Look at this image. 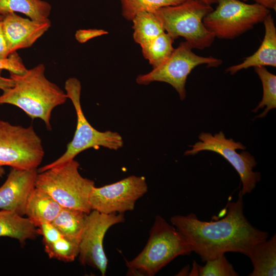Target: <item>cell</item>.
<instances>
[{"label": "cell", "instance_id": "obj_20", "mask_svg": "<svg viewBox=\"0 0 276 276\" xmlns=\"http://www.w3.org/2000/svg\"><path fill=\"white\" fill-rule=\"evenodd\" d=\"M87 214L62 207L52 224L68 240L79 244Z\"/></svg>", "mask_w": 276, "mask_h": 276}, {"label": "cell", "instance_id": "obj_10", "mask_svg": "<svg viewBox=\"0 0 276 276\" xmlns=\"http://www.w3.org/2000/svg\"><path fill=\"white\" fill-rule=\"evenodd\" d=\"M200 141L190 146L191 149L187 150L185 155H194L202 151L215 152L226 159L238 172L242 184L241 193L244 195L250 193L261 180L260 172L253 171L257 163L255 157L246 149L241 143L232 139H226L220 131L212 135L209 132H201L199 135Z\"/></svg>", "mask_w": 276, "mask_h": 276}, {"label": "cell", "instance_id": "obj_29", "mask_svg": "<svg viewBox=\"0 0 276 276\" xmlns=\"http://www.w3.org/2000/svg\"><path fill=\"white\" fill-rule=\"evenodd\" d=\"M108 33L107 31L103 29H80L76 32L75 37L78 42L84 43L95 37L106 35Z\"/></svg>", "mask_w": 276, "mask_h": 276}, {"label": "cell", "instance_id": "obj_26", "mask_svg": "<svg viewBox=\"0 0 276 276\" xmlns=\"http://www.w3.org/2000/svg\"><path fill=\"white\" fill-rule=\"evenodd\" d=\"M205 264L197 265L198 275L200 276H237L238 272L228 261L225 255L206 261Z\"/></svg>", "mask_w": 276, "mask_h": 276}, {"label": "cell", "instance_id": "obj_19", "mask_svg": "<svg viewBox=\"0 0 276 276\" xmlns=\"http://www.w3.org/2000/svg\"><path fill=\"white\" fill-rule=\"evenodd\" d=\"M52 6L43 0H0V15L21 13L39 22H50Z\"/></svg>", "mask_w": 276, "mask_h": 276}, {"label": "cell", "instance_id": "obj_8", "mask_svg": "<svg viewBox=\"0 0 276 276\" xmlns=\"http://www.w3.org/2000/svg\"><path fill=\"white\" fill-rule=\"evenodd\" d=\"M44 155L41 140L32 125L26 127L0 120V166L37 168Z\"/></svg>", "mask_w": 276, "mask_h": 276}, {"label": "cell", "instance_id": "obj_14", "mask_svg": "<svg viewBox=\"0 0 276 276\" xmlns=\"http://www.w3.org/2000/svg\"><path fill=\"white\" fill-rule=\"evenodd\" d=\"M2 28L11 53L31 47L50 28V22L24 18L16 13L4 16Z\"/></svg>", "mask_w": 276, "mask_h": 276}, {"label": "cell", "instance_id": "obj_25", "mask_svg": "<svg viewBox=\"0 0 276 276\" xmlns=\"http://www.w3.org/2000/svg\"><path fill=\"white\" fill-rule=\"evenodd\" d=\"M44 245L45 251L50 258L71 262L78 256L79 244L68 240L63 236L53 242Z\"/></svg>", "mask_w": 276, "mask_h": 276}, {"label": "cell", "instance_id": "obj_21", "mask_svg": "<svg viewBox=\"0 0 276 276\" xmlns=\"http://www.w3.org/2000/svg\"><path fill=\"white\" fill-rule=\"evenodd\" d=\"M134 41L142 46L165 32L163 27L153 12H141L132 20Z\"/></svg>", "mask_w": 276, "mask_h": 276}, {"label": "cell", "instance_id": "obj_30", "mask_svg": "<svg viewBox=\"0 0 276 276\" xmlns=\"http://www.w3.org/2000/svg\"><path fill=\"white\" fill-rule=\"evenodd\" d=\"M2 21H0V59H4L8 58L11 53L3 32Z\"/></svg>", "mask_w": 276, "mask_h": 276}, {"label": "cell", "instance_id": "obj_31", "mask_svg": "<svg viewBox=\"0 0 276 276\" xmlns=\"http://www.w3.org/2000/svg\"><path fill=\"white\" fill-rule=\"evenodd\" d=\"M256 3L270 10H276V0H253Z\"/></svg>", "mask_w": 276, "mask_h": 276}, {"label": "cell", "instance_id": "obj_4", "mask_svg": "<svg viewBox=\"0 0 276 276\" xmlns=\"http://www.w3.org/2000/svg\"><path fill=\"white\" fill-rule=\"evenodd\" d=\"M79 166L73 159L38 172L35 187L49 194L62 207L89 214L91 211L89 196L95 182L81 176Z\"/></svg>", "mask_w": 276, "mask_h": 276}, {"label": "cell", "instance_id": "obj_32", "mask_svg": "<svg viewBox=\"0 0 276 276\" xmlns=\"http://www.w3.org/2000/svg\"><path fill=\"white\" fill-rule=\"evenodd\" d=\"M198 264L196 263L195 261L193 263V268L191 272L189 273V275H198Z\"/></svg>", "mask_w": 276, "mask_h": 276}, {"label": "cell", "instance_id": "obj_28", "mask_svg": "<svg viewBox=\"0 0 276 276\" xmlns=\"http://www.w3.org/2000/svg\"><path fill=\"white\" fill-rule=\"evenodd\" d=\"M38 227L39 234L43 237L44 244L53 242L63 236L52 223H43Z\"/></svg>", "mask_w": 276, "mask_h": 276}, {"label": "cell", "instance_id": "obj_11", "mask_svg": "<svg viewBox=\"0 0 276 276\" xmlns=\"http://www.w3.org/2000/svg\"><path fill=\"white\" fill-rule=\"evenodd\" d=\"M148 191L143 176L131 175L116 182L94 187L89 196L91 210L109 214L122 213L134 209L136 201Z\"/></svg>", "mask_w": 276, "mask_h": 276}, {"label": "cell", "instance_id": "obj_9", "mask_svg": "<svg viewBox=\"0 0 276 276\" xmlns=\"http://www.w3.org/2000/svg\"><path fill=\"white\" fill-rule=\"evenodd\" d=\"M192 49L187 41L180 42L162 64L147 74L137 76L136 83L145 85L155 81L168 83L177 91L180 99L183 100L186 97L187 77L195 67L201 64L217 67L222 63L221 59L212 56H199Z\"/></svg>", "mask_w": 276, "mask_h": 276}, {"label": "cell", "instance_id": "obj_7", "mask_svg": "<svg viewBox=\"0 0 276 276\" xmlns=\"http://www.w3.org/2000/svg\"><path fill=\"white\" fill-rule=\"evenodd\" d=\"M217 6L203 18L205 27L215 37L233 39L252 29L270 14L257 3L241 0H217Z\"/></svg>", "mask_w": 276, "mask_h": 276}, {"label": "cell", "instance_id": "obj_35", "mask_svg": "<svg viewBox=\"0 0 276 276\" xmlns=\"http://www.w3.org/2000/svg\"><path fill=\"white\" fill-rule=\"evenodd\" d=\"M4 16L0 15V21H2L4 18Z\"/></svg>", "mask_w": 276, "mask_h": 276}, {"label": "cell", "instance_id": "obj_33", "mask_svg": "<svg viewBox=\"0 0 276 276\" xmlns=\"http://www.w3.org/2000/svg\"><path fill=\"white\" fill-rule=\"evenodd\" d=\"M200 1H202V2L208 5H211V6L212 4H216L217 2V0H200Z\"/></svg>", "mask_w": 276, "mask_h": 276}, {"label": "cell", "instance_id": "obj_1", "mask_svg": "<svg viewBox=\"0 0 276 276\" xmlns=\"http://www.w3.org/2000/svg\"><path fill=\"white\" fill-rule=\"evenodd\" d=\"M243 195L228 201L226 215L216 221H203L193 213L174 215L171 223L181 233L203 262L232 252L248 257L257 243L268 239V233L254 226L244 214Z\"/></svg>", "mask_w": 276, "mask_h": 276}, {"label": "cell", "instance_id": "obj_5", "mask_svg": "<svg viewBox=\"0 0 276 276\" xmlns=\"http://www.w3.org/2000/svg\"><path fill=\"white\" fill-rule=\"evenodd\" d=\"M213 10L200 0H187L155 11L165 32L174 40L182 37L192 48L210 47L215 37L204 26L203 20Z\"/></svg>", "mask_w": 276, "mask_h": 276}, {"label": "cell", "instance_id": "obj_2", "mask_svg": "<svg viewBox=\"0 0 276 276\" xmlns=\"http://www.w3.org/2000/svg\"><path fill=\"white\" fill-rule=\"evenodd\" d=\"M45 66L40 63L21 74L9 72L13 86L0 95V105L8 104L23 110L32 119L39 118L47 129H52L53 110L64 104L67 97L57 84L45 75Z\"/></svg>", "mask_w": 276, "mask_h": 276}, {"label": "cell", "instance_id": "obj_3", "mask_svg": "<svg viewBox=\"0 0 276 276\" xmlns=\"http://www.w3.org/2000/svg\"><path fill=\"white\" fill-rule=\"evenodd\" d=\"M192 252L184 236L157 215L145 247L134 259L126 261V265L130 274L153 276L177 257Z\"/></svg>", "mask_w": 276, "mask_h": 276}, {"label": "cell", "instance_id": "obj_6", "mask_svg": "<svg viewBox=\"0 0 276 276\" xmlns=\"http://www.w3.org/2000/svg\"><path fill=\"white\" fill-rule=\"evenodd\" d=\"M64 88L76 112L77 126L74 135L67 145L65 152L55 161L38 168V173L73 159L78 154L89 148L103 147L117 150L123 145V138L119 133L109 130L100 131L87 120L81 105V84L78 79L68 78L65 82Z\"/></svg>", "mask_w": 276, "mask_h": 276}, {"label": "cell", "instance_id": "obj_15", "mask_svg": "<svg viewBox=\"0 0 276 276\" xmlns=\"http://www.w3.org/2000/svg\"><path fill=\"white\" fill-rule=\"evenodd\" d=\"M265 34L257 51L244 61L228 67L226 72L234 75L238 71L250 67L270 66L276 67V28L273 18L269 14L263 21Z\"/></svg>", "mask_w": 276, "mask_h": 276}, {"label": "cell", "instance_id": "obj_12", "mask_svg": "<svg viewBox=\"0 0 276 276\" xmlns=\"http://www.w3.org/2000/svg\"><path fill=\"white\" fill-rule=\"evenodd\" d=\"M124 221L122 213L106 214L91 210L87 214L79 244L80 263L91 266L105 275L108 260L103 246L104 237L111 226Z\"/></svg>", "mask_w": 276, "mask_h": 276}, {"label": "cell", "instance_id": "obj_18", "mask_svg": "<svg viewBox=\"0 0 276 276\" xmlns=\"http://www.w3.org/2000/svg\"><path fill=\"white\" fill-rule=\"evenodd\" d=\"M38 234V228L27 217L11 211H0V237H10L23 243Z\"/></svg>", "mask_w": 276, "mask_h": 276}, {"label": "cell", "instance_id": "obj_34", "mask_svg": "<svg viewBox=\"0 0 276 276\" xmlns=\"http://www.w3.org/2000/svg\"><path fill=\"white\" fill-rule=\"evenodd\" d=\"M5 169L3 167L0 166V177H2L5 174Z\"/></svg>", "mask_w": 276, "mask_h": 276}, {"label": "cell", "instance_id": "obj_23", "mask_svg": "<svg viewBox=\"0 0 276 276\" xmlns=\"http://www.w3.org/2000/svg\"><path fill=\"white\" fill-rule=\"evenodd\" d=\"M187 0H120L122 15L125 19L132 20L141 12H154L162 8L181 4Z\"/></svg>", "mask_w": 276, "mask_h": 276}, {"label": "cell", "instance_id": "obj_36", "mask_svg": "<svg viewBox=\"0 0 276 276\" xmlns=\"http://www.w3.org/2000/svg\"><path fill=\"white\" fill-rule=\"evenodd\" d=\"M241 1H243V2H246V1H249V0H241ZM252 1H253V0H252Z\"/></svg>", "mask_w": 276, "mask_h": 276}, {"label": "cell", "instance_id": "obj_22", "mask_svg": "<svg viewBox=\"0 0 276 276\" xmlns=\"http://www.w3.org/2000/svg\"><path fill=\"white\" fill-rule=\"evenodd\" d=\"M174 39L166 32L153 40L141 46L144 58L153 68L162 64L172 54Z\"/></svg>", "mask_w": 276, "mask_h": 276}, {"label": "cell", "instance_id": "obj_24", "mask_svg": "<svg viewBox=\"0 0 276 276\" xmlns=\"http://www.w3.org/2000/svg\"><path fill=\"white\" fill-rule=\"evenodd\" d=\"M255 71L261 81L263 94L261 102L252 111L257 112L260 108L266 106L265 110L257 116L263 118L270 110L276 107V76L270 73L265 66L255 67Z\"/></svg>", "mask_w": 276, "mask_h": 276}, {"label": "cell", "instance_id": "obj_16", "mask_svg": "<svg viewBox=\"0 0 276 276\" xmlns=\"http://www.w3.org/2000/svg\"><path fill=\"white\" fill-rule=\"evenodd\" d=\"M62 208L49 194L35 187L28 199L25 215L37 227L43 223H52Z\"/></svg>", "mask_w": 276, "mask_h": 276}, {"label": "cell", "instance_id": "obj_27", "mask_svg": "<svg viewBox=\"0 0 276 276\" xmlns=\"http://www.w3.org/2000/svg\"><path fill=\"white\" fill-rule=\"evenodd\" d=\"M27 69L22 59L16 52L11 53L6 59H0V71L6 70L9 72L21 74L25 73ZM13 85L11 78L0 76V89L3 91L12 87Z\"/></svg>", "mask_w": 276, "mask_h": 276}, {"label": "cell", "instance_id": "obj_13", "mask_svg": "<svg viewBox=\"0 0 276 276\" xmlns=\"http://www.w3.org/2000/svg\"><path fill=\"white\" fill-rule=\"evenodd\" d=\"M37 168H11L7 179L0 187V210L25 215L29 196L35 188Z\"/></svg>", "mask_w": 276, "mask_h": 276}, {"label": "cell", "instance_id": "obj_17", "mask_svg": "<svg viewBox=\"0 0 276 276\" xmlns=\"http://www.w3.org/2000/svg\"><path fill=\"white\" fill-rule=\"evenodd\" d=\"M248 257L253 267L249 276L276 275V235L256 244Z\"/></svg>", "mask_w": 276, "mask_h": 276}]
</instances>
